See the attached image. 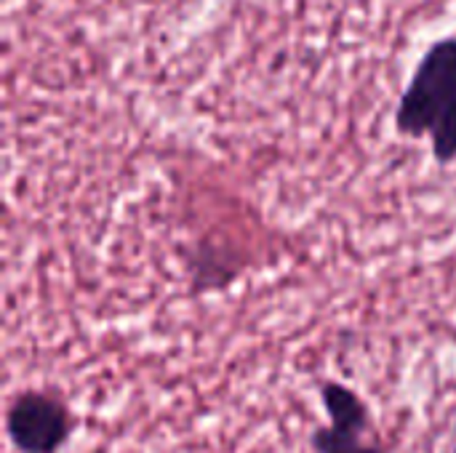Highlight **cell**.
Here are the masks:
<instances>
[{
	"instance_id": "obj_3",
	"label": "cell",
	"mask_w": 456,
	"mask_h": 453,
	"mask_svg": "<svg viewBox=\"0 0 456 453\" xmlns=\"http://www.w3.org/2000/svg\"><path fill=\"white\" fill-rule=\"evenodd\" d=\"M321 403L329 425L315 427L310 449L315 453H390L382 443L371 406L345 382L326 379L321 384Z\"/></svg>"
},
{
	"instance_id": "obj_4",
	"label": "cell",
	"mask_w": 456,
	"mask_h": 453,
	"mask_svg": "<svg viewBox=\"0 0 456 453\" xmlns=\"http://www.w3.org/2000/svg\"><path fill=\"white\" fill-rule=\"evenodd\" d=\"M452 453H456V443H454V449H452Z\"/></svg>"
},
{
	"instance_id": "obj_1",
	"label": "cell",
	"mask_w": 456,
	"mask_h": 453,
	"mask_svg": "<svg viewBox=\"0 0 456 453\" xmlns=\"http://www.w3.org/2000/svg\"><path fill=\"white\" fill-rule=\"evenodd\" d=\"M395 128L409 139H430L441 166L456 160V35L436 40L419 56L398 99Z\"/></svg>"
},
{
	"instance_id": "obj_2",
	"label": "cell",
	"mask_w": 456,
	"mask_h": 453,
	"mask_svg": "<svg viewBox=\"0 0 456 453\" xmlns=\"http://www.w3.org/2000/svg\"><path fill=\"white\" fill-rule=\"evenodd\" d=\"M77 419L53 390H19L5 409V435L16 453H61Z\"/></svg>"
}]
</instances>
